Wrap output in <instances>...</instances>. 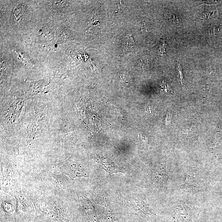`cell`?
I'll use <instances>...</instances> for the list:
<instances>
[{
    "label": "cell",
    "instance_id": "9",
    "mask_svg": "<svg viewBox=\"0 0 222 222\" xmlns=\"http://www.w3.org/2000/svg\"><path fill=\"white\" fill-rule=\"evenodd\" d=\"M201 3H204V4L212 5L217 4L218 3V2L214 1H204L201 2Z\"/></svg>",
    "mask_w": 222,
    "mask_h": 222
},
{
    "label": "cell",
    "instance_id": "3",
    "mask_svg": "<svg viewBox=\"0 0 222 222\" xmlns=\"http://www.w3.org/2000/svg\"><path fill=\"white\" fill-rule=\"evenodd\" d=\"M100 167L102 169L110 175H112L114 173H123V170H121L119 167L112 163L103 161L100 163Z\"/></svg>",
    "mask_w": 222,
    "mask_h": 222
},
{
    "label": "cell",
    "instance_id": "8",
    "mask_svg": "<svg viewBox=\"0 0 222 222\" xmlns=\"http://www.w3.org/2000/svg\"><path fill=\"white\" fill-rule=\"evenodd\" d=\"M220 29H219V28L214 27L211 30L210 33L211 34H216L220 32Z\"/></svg>",
    "mask_w": 222,
    "mask_h": 222
},
{
    "label": "cell",
    "instance_id": "4",
    "mask_svg": "<svg viewBox=\"0 0 222 222\" xmlns=\"http://www.w3.org/2000/svg\"><path fill=\"white\" fill-rule=\"evenodd\" d=\"M131 198L130 203L135 205V207L137 209V211L142 213H151V211H150L149 208L145 205L144 202H142L140 199L134 197Z\"/></svg>",
    "mask_w": 222,
    "mask_h": 222
},
{
    "label": "cell",
    "instance_id": "2",
    "mask_svg": "<svg viewBox=\"0 0 222 222\" xmlns=\"http://www.w3.org/2000/svg\"><path fill=\"white\" fill-rule=\"evenodd\" d=\"M191 209L184 203L181 202L176 206L174 215L175 222H191Z\"/></svg>",
    "mask_w": 222,
    "mask_h": 222
},
{
    "label": "cell",
    "instance_id": "5",
    "mask_svg": "<svg viewBox=\"0 0 222 222\" xmlns=\"http://www.w3.org/2000/svg\"><path fill=\"white\" fill-rule=\"evenodd\" d=\"M164 17L167 20L177 25L181 24L180 21L176 12L172 9H167L164 13Z\"/></svg>",
    "mask_w": 222,
    "mask_h": 222
},
{
    "label": "cell",
    "instance_id": "1",
    "mask_svg": "<svg viewBox=\"0 0 222 222\" xmlns=\"http://www.w3.org/2000/svg\"><path fill=\"white\" fill-rule=\"evenodd\" d=\"M57 168L58 171L68 176L71 179H74L76 178L81 177L88 178L89 176V170L81 164L67 163L59 165Z\"/></svg>",
    "mask_w": 222,
    "mask_h": 222
},
{
    "label": "cell",
    "instance_id": "6",
    "mask_svg": "<svg viewBox=\"0 0 222 222\" xmlns=\"http://www.w3.org/2000/svg\"><path fill=\"white\" fill-rule=\"evenodd\" d=\"M176 74L178 80L180 81L181 84L182 85H183V73H182V70L181 66L178 62L177 66H176Z\"/></svg>",
    "mask_w": 222,
    "mask_h": 222
},
{
    "label": "cell",
    "instance_id": "7",
    "mask_svg": "<svg viewBox=\"0 0 222 222\" xmlns=\"http://www.w3.org/2000/svg\"><path fill=\"white\" fill-rule=\"evenodd\" d=\"M167 45V44L165 40H162L161 42H160V52L161 55H163L164 53H165Z\"/></svg>",
    "mask_w": 222,
    "mask_h": 222
}]
</instances>
